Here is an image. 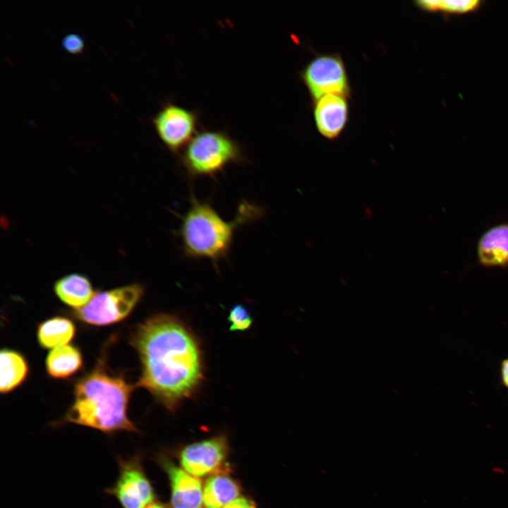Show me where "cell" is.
<instances>
[{
	"label": "cell",
	"instance_id": "6",
	"mask_svg": "<svg viewBox=\"0 0 508 508\" xmlns=\"http://www.w3.org/2000/svg\"><path fill=\"white\" fill-rule=\"evenodd\" d=\"M143 294L144 288L140 284L97 292L85 306L76 310L74 315L79 320L92 325L119 322L129 315Z\"/></svg>",
	"mask_w": 508,
	"mask_h": 508
},
{
	"label": "cell",
	"instance_id": "19",
	"mask_svg": "<svg viewBox=\"0 0 508 508\" xmlns=\"http://www.w3.org/2000/svg\"><path fill=\"white\" fill-rule=\"evenodd\" d=\"M228 320L231 322L230 330L231 331L248 329L253 322V319L248 310L241 305H236L231 309Z\"/></svg>",
	"mask_w": 508,
	"mask_h": 508
},
{
	"label": "cell",
	"instance_id": "12",
	"mask_svg": "<svg viewBox=\"0 0 508 508\" xmlns=\"http://www.w3.org/2000/svg\"><path fill=\"white\" fill-rule=\"evenodd\" d=\"M476 255L483 267L508 268V221L482 234L477 242Z\"/></svg>",
	"mask_w": 508,
	"mask_h": 508
},
{
	"label": "cell",
	"instance_id": "11",
	"mask_svg": "<svg viewBox=\"0 0 508 508\" xmlns=\"http://www.w3.org/2000/svg\"><path fill=\"white\" fill-rule=\"evenodd\" d=\"M159 463L169 476L172 508H204L203 486L198 478L161 456Z\"/></svg>",
	"mask_w": 508,
	"mask_h": 508
},
{
	"label": "cell",
	"instance_id": "14",
	"mask_svg": "<svg viewBox=\"0 0 508 508\" xmlns=\"http://www.w3.org/2000/svg\"><path fill=\"white\" fill-rule=\"evenodd\" d=\"M240 487L229 474L219 471L203 485L204 508H222L238 497Z\"/></svg>",
	"mask_w": 508,
	"mask_h": 508
},
{
	"label": "cell",
	"instance_id": "9",
	"mask_svg": "<svg viewBox=\"0 0 508 508\" xmlns=\"http://www.w3.org/2000/svg\"><path fill=\"white\" fill-rule=\"evenodd\" d=\"M228 453L224 437L218 436L188 445L181 452L182 468L200 478L220 471Z\"/></svg>",
	"mask_w": 508,
	"mask_h": 508
},
{
	"label": "cell",
	"instance_id": "3",
	"mask_svg": "<svg viewBox=\"0 0 508 508\" xmlns=\"http://www.w3.org/2000/svg\"><path fill=\"white\" fill-rule=\"evenodd\" d=\"M261 214L259 207L243 201L235 218L227 222L210 203L191 196L179 231L185 255L194 259H207L217 266L228 256L236 230Z\"/></svg>",
	"mask_w": 508,
	"mask_h": 508
},
{
	"label": "cell",
	"instance_id": "1",
	"mask_svg": "<svg viewBox=\"0 0 508 508\" xmlns=\"http://www.w3.org/2000/svg\"><path fill=\"white\" fill-rule=\"evenodd\" d=\"M131 344L141 363L136 386L148 390L169 410L190 397L202 379L197 339L183 322L167 315L153 316L132 333Z\"/></svg>",
	"mask_w": 508,
	"mask_h": 508
},
{
	"label": "cell",
	"instance_id": "16",
	"mask_svg": "<svg viewBox=\"0 0 508 508\" xmlns=\"http://www.w3.org/2000/svg\"><path fill=\"white\" fill-rule=\"evenodd\" d=\"M46 370L50 377L65 379L75 373L83 365L80 350L71 345L52 349L46 358Z\"/></svg>",
	"mask_w": 508,
	"mask_h": 508
},
{
	"label": "cell",
	"instance_id": "18",
	"mask_svg": "<svg viewBox=\"0 0 508 508\" xmlns=\"http://www.w3.org/2000/svg\"><path fill=\"white\" fill-rule=\"evenodd\" d=\"M415 5L427 12H442L460 14L477 10L481 4L478 0H421L414 1Z\"/></svg>",
	"mask_w": 508,
	"mask_h": 508
},
{
	"label": "cell",
	"instance_id": "23",
	"mask_svg": "<svg viewBox=\"0 0 508 508\" xmlns=\"http://www.w3.org/2000/svg\"><path fill=\"white\" fill-rule=\"evenodd\" d=\"M145 508H167L164 504L159 502H152L147 506Z\"/></svg>",
	"mask_w": 508,
	"mask_h": 508
},
{
	"label": "cell",
	"instance_id": "10",
	"mask_svg": "<svg viewBox=\"0 0 508 508\" xmlns=\"http://www.w3.org/2000/svg\"><path fill=\"white\" fill-rule=\"evenodd\" d=\"M349 98L327 95L312 102L313 116L318 133L329 140L338 139L349 119Z\"/></svg>",
	"mask_w": 508,
	"mask_h": 508
},
{
	"label": "cell",
	"instance_id": "4",
	"mask_svg": "<svg viewBox=\"0 0 508 508\" xmlns=\"http://www.w3.org/2000/svg\"><path fill=\"white\" fill-rule=\"evenodd\" d=\"M244 159L242 145L226 131L207 129L196 133L181 157L190 178H214L229 164Z\"/></svg>",
	"mask_w": 508,
	"mask_h": 508
},
{
	"label": "cell",
	"instance_id": "22",
	"mask_svg": "<svg viewBox=\"0 0 508 508\" xmlns=\"http://www.w3.org/2000/svg\"><path fill=\"white\" fill-rule=\"evenodd\" d=\"M502 376L504 384L508 387V359L502 363Z\"/></svg>",
	"mask_w": 508,
	"mask_h": 508
},
{
	"label": "cell",
	"instance_id": "5",
	"mask_svg": "<svg viewBox=\"0 0 508 508\" xmlns=\"http://www.w3.org/2000/svg\"><path fill=\"white\" fill-rule=\"evenodd\" d=\"M299 75L312 102L327 95L351 97L347 69L338 53L315 54L301 69Z\"/></svg>",
	"mask_w": 508,
	"mask_h": 508
},
{
	"label": "cell",
	"instance_id": "15",
	"mask_svg": "<svg viewBox=\"0 0 508 508\" xmlns=\"http://www.w3.org/2000/svg\"><path fill=\"white\" fill-rule=\"evenodd\" d=\"M75 327L68 318L56 316L41 322L37 331L39 344L44 349L67 345L74 337Z\"/></svg>",
	"mask_w": 508,
	"mask_h": 508
},
{
	"label": "cell",
	"instance_id": "20",
	"mask_svg": "<svg viewBox=\"0 0 508 508\" xmlns=\"http://www.w3.org/2000/svg\"><path fill=\"white\" fill-rule=\"evenodd\" d=\"M62 48L73 54H78L83 52L85 42L83 37L77 33L66 35L61 40Z\"/></svg>",
	"mask_w": 508,
	"mask_h": 508
},
{
	"label": "cell",
	"instance_id": "17",
	"mask_svg": "<svg viewBox=\"0 0 508 508\" xmlns=\"http://www.w3.org/2000/svg\"><path fill=\"white\" fill-rule=\"evenodd\" d=\"M1 393H8L18 387L27 377L28 365L24 357L18 351L4 349L1 351Z\"/></svg>",
	"mask_w": 508,
	"mask_h": 508
},
{
	"label": "cell",
	"instance_id": "13",
	"mask_svg": "<svg viewBox=\"0 0 508 508\" xmlns=\"http://www.w3.org/2000/svg\"><path fill=\"white\" fill-rule=\"evenodd\" d=\"M54 291L61 301L76 310L85 306L95 294L90 279L79 273L59 279L54 283Z\"/></svg>",
	"mask_w": 508,
	"mask_h": 508
},
{
	"label": "cell",
	"instance_id": "2",
	"mask_svg": "<svg viewBox=\"0 0 508 508\" xmlns=\"http://www.w3.org/2000/svg\"><path fill=\"white\" fill-rule=\"evenodd\" d=\"M135 386L122 376L109 373L102 365L79 379L74 385V401L64 421L105 433L137 432L127 414Z\"/></svg>",
	"mask_w": 508,
	"mask_h": 508
},
{
	"label": "cell",
	"instance_id": "7",
	"mask_svg": "<svg viewBox=\"0 0 508 508\" xmlns=\"http://www.w3.org/2000/svg\"><path fill=\"white\" fill-rule=\"evenodd\" d=\"M198 120L197 111L168 101L153 116L152 123L164 145L178 154L196 134Z\"/></svg>",
	"mask_w": 508,
	"mask_h": 508
},
{
	"label": "cell",
	"instance_id": "21",
	"mask_svg": "<svg viewBox=\"0 0 508 508\" xmlns=\"http://www.w3.org/2000/svg\"><path fill=\"white\" fill-rule=\"evenodd\" d=\"M222 508H255V506L246 497H238Z\"/></svg>",
	"mask_w": 508,
	"mask_h": 508
},
{
	"label": "cell",
	"instance_id": "8",
	"mask_svg": "<svg viewBox=\"0 0 508 508\" xmlns=\"http://www.w3.org/2000/svg\"><path fill=\"white\" fill-rule=\"evenodd\" d=\"M119 473L106 492L114 496L123 508H145L155 500V492L141 465L140 457L118 458Z\"/></svg>",
	"mask_w": 508,
	"mask_h": 508
}]
</instances>
